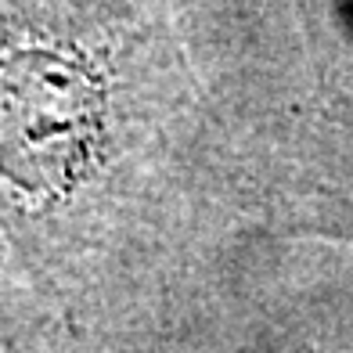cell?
Wrapping results in <instances>:
<instances>
[{"instance_id": "1", "label": "cell", "mask_w": 353, "mask_h": 353, "mask_svg": "<svg viewBox=\"0 0 353 353\" xmlns=\"http://www.w3.org/2000/svg\"><path fill=\"white\" fill-rule=\"evenodd\" d=\"M101 130V90L43 51H22L0 69V166L29 191L76 181Z\"/></svg>"}, {"instance_id": "2", "label": "cell", "mask_w": 353, "mask_h": 353, "mask_svg": "<svg viewBox=\"0 0 353 353\" xmlns=\"http://www.w3.org/2000/svg\"><path fill=\"white\" fill-rule=\"evenodd\" d=\"M339 210H343V220L335 216V223H317L321 231H332V234H339V238H350L353 242V205L339 202Z\"/></svg>"}]
</instances>
